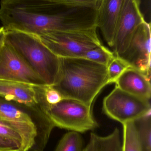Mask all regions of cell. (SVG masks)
Segmentation results:
<instances>
[{
	"instance_id": "6da1fadb",
	"label": "cell",
	"mask_w": 151,
	"mask_h": 151,
	"mask_svg": "<svg viewBox=\"0 0 151 151\" xmlns=\"http://www.w3.org/2000/svg\"><path fill=\"white\" fill-rule=\"evenodd\" d=\"M97 6L67 5L54 0H1L0 20L5 30L40 35L54 31L97 27Z\"/></svg>"
},
{
	"instance_id": "7a4b0ae2",
	"label": "cell",
	"mask_w": 151,
	"mask_h": 151,
	"mask_svg": "<svg viewBox=\"0 0 151 151\" xmlns=\"http://www.w3.org/2000/svg\"><path fill=\"white\" fill-rule=\"evenodd\" d=\"M106 85L108 73L105 65L84 58H59L58 76L52 86L63 98L75 99L91 106Z\"/></svg>"
},
{
	"instance_id": "3957f363",
	"label": "cell",
	"mask_w": 151,
	"mask_h": 151,
	"mask_svg": "<svg viewBox=\"0 0 151 151\" xmlns=\"http://www.w3.org/2000/svg\"><path fill=\"white\" fill-rule=\"evenodd\" d=\"M0 120L11 124L22 134L29 151H39L38 142H47L55 127L46 113L8 101L1 96Z\"/></svg>"
},
{
	"instance_id": "277c9868",
	"label": "cell",
	"mask_w": 151,
	"mask_h": 151,
	"mask_svg": "<svg viewBox=\"0 0 151 151\" xmlns=\"http://www.w3.org/2000/svg\"><path fill=\"white\" fill-rule=\"evenodd\" d=\"M5 42L10 45L47 85L56 83L59 58L51 52L37 35L15 30H5Z\"/></svg>"
},
{
	"instance_id": "5b68a950",
	"label": "cell",
	"mask_w": 151,
	"mask_h": 151,
	"mask_svg": "<svg viewBox=\"0 0 151 151\" xmlns=\"http://www.w3.org/2000/svg\"><path fill=\"white\" fill-rule=\"evenodd\" d=\"M96 29L54 31L37 36L59 57L83 58L87 52L102 45Z\"/></svg>"
},
{
	"instance_id": "8992f818",
	"label": "cell",
	"mask_w": 151,
	"mask_h": 151,
	"mask_svg": "<svg viewBox=\"0 0 151 151\" xmlns=\"http://www.w3.org/2000/svg\"><path fill=\"white\" fill-rule=\"evenodd\" d=\"M91 108L78 100L63 98L57 104L50 105L47 114L56 127L81 134L98 127Z\"/></svg>"
},
{
	"instance_id": "52a82bcc",
	"label": "cell",
	"mask_w": 151,
	"mask_h": 151,
	"mask_svg": "<svg viewBox=\"0 0 151 151\" xmlns=\"http://www.w3.org/2000/svg\"><path fill=\"white\" fill-rule=\"evenodd\" d=\"M103 111L108 117L123 124L151 113L150 102L115 87L104 98Z\"/></svg>"
},
{
	"instance_id": "ba28073f",
	"label": "cell",
	"mask_w": 151,
	"mask_h": 151,
	"mask_svg": "<svg viewBox=\"0 0 151 151\" xmlns=\"http://www.w3.org/2000/svg\"><path fill=\"white\" fill-rule=\"evenodd\" d=\"M0 81L47 85L5 40L0 47Z\"/></svg>"
},
{
	"instance_id": "9c48e42d",
	"label": "cell",
	"mask_w": 151,
	"mask_h": 151,
	"mask_svg": "<svg viewBox=\"0 0 151 151\" xmlns=\"http://www.w3.org/2000/svg\"><path fill=\"white\" fill-rule=\"evenodd\" d=\"M140 4V0H124L111 46L117 56L124 53L137 27L145 21Z\"/></svg>"
},
{
	"instance_id": "30bf717a",
	"label": "cell",
	"mask_w": 151,
	"mask_h": 151,
	"mask_svg": "<svg viewBox=\"0 0 151 151\" xmlns=\"http://www.w3.org/2000/svg\"><path fill=\"white\" fill-rule=\"evenodd\" d=\"M46 86L0 81V96L8 101L47 113L50 105L45 98Z\"/></svg>"
},
{
	"instance_id": "8fae6325",
	"label": "cell",
	"mask_w": 151,
	"mask_h": 151,
	"mask_svg": "<svg viewBox=\"0 0 151 151\" xmlns=\"http://www.w3.org/2000/svg\"><path fill=\"white\" fill-rule=\"evenodd\" d=\"M119 57L130 67L150 76L151 25L144 21L134 32L126 49Z\"/></svg>"
},
{
	"instance_id": "7c38bea8",
	"label": "cell",
	"mask_w": 151,
	"mask_h": 151,
	"mask_svg": "<svg viewBox=\"0 0 151 151\" xmlns=\"http://www.w3.org/2000/svg\"><path fill=\"white\" fill-rule=\"evenodd\" d=\"M124 0H100L97 7V27L111 47L117 20Z\"/></svg>"
},
{
	"instance_id": "4fadbf2b",
	"label": "cell",
	"mask_w": 151,
	"mask_h": 151,
	"mask_svg": "<svg viewBox=\"0 0 151 151\" xmlns=\"http://www.w3.org/2000/svg\"><path fill=\"white\" fill-rule=\"evenodd\" d=\"M116 87L129 94L150 100V76L138 70L129 67L114 82Z\"/></svg>"
},
{
	"instance_id": "5bb4252c",
	"label": "cell",
	"mask_w": 151,
	"mask_h": 151,
	"mask_svg": "<svg viewBox=\"0 0 151 151\" xmlns=\"http://www.w3.org/2000/svg\"><path fill=\"white\" fill-rule=\"evenodd\" d=\"M120 132L116 128L112 133L106 136H101L91 133L89 142L83 151H121Z\"/></svg>"
},
{
	"instance_id": "9a60e30c",
	"label": "cell",
	"mask_w": 151,
	"mask_h": 151,
	"mask_svg": "<svg viewBox=\"0 0 151 151\" xmlns=\"http://www.w3.org/2000/svg\"><path fill=\"white\" fill-rule=\"evenodd\" d=\"M142 151H151V113L134 120Z\"/></svg>"
},
{
	"instance_id": "2e32d148",
	"label": "cell",
	"mask_w": 151,
	"mask_h": 151,
	"mask_svg": "<svg viewBox=\"0 0 151 151\" xmlns=\"http://www.w3.org/2000/svg\"><path fill=\"white\" fill-rule=\"evenodd\" d=\"M83 149L80 133L69 131L63 135L54 151H83Z\"/></svg>"
},
{
	"instance_id": "e0dca14e",
	"label": "cell",
	"mask_w": 151,
	"mask_h": 151,
	"mask_svg": "<svg viewBox=\"0 0 151 151\" xmlns=\"http://www.w3.org/2000/svg\"><path fill=\"white\" fill-rule=\"evenodd\" d=\"M123 142L121 151H142L134 121L122 124Z\"/></svg>"
},
{
	"instance_id": "ac0fdd59",
	"label": "cell",
	"mask_w": 151,
	"mask_h": 151,
	"mask_svg": "<svg viewBox=\"0 0 151 151\" xmlns=\"http://www.w3.org/2000/svg\"><path fill=\"white\" fill-rule=\"evenodd\" d=\"M115 56L113 52L102 45L87 52L83 58L107 67Z\"/></svg>"
},
{
	"instance_id": "d6986e66",
	"label": "cell",
	"mask_w": 151,
	"mask_h": 151,
	"mask_svg": "<svg viewBox=\"0 0 151 151\" xmlns=\"http://www.w3.org/2000/svg\"><path fill=\"white\" fill-rule=\"evenodd\" d=\"M129 67L130 66L122 58L115 55L107 67L108 84L114 83L117 78Z\"/></svg>"
},
{
	"instance_id": "ffe728a7",
	"label": "cell",
	"mask_w": 151,
	"mask_h": 151,
	"mask_svg": "<svg viewBox=\"0 0 151 151\" xmlns=\"http://www.w3.org/2000/svg\"><path fill=\"white\" fill-rule=\"evenodd\" d=\"M0 151H27L24 145L0 135Z\"/></svg>"
},
{
	"instance_id": "44dd1931",
	"label": "cell",
	"mask_w": 151,
	"mask_h": 151,
	"mask_svg": "<svg viewBox=\"0 0 151 151\" xmlns=\"http://www.w3.org/2000/svg\"><path fill=\"white\" fill-rule=\"evenodd\" d=\"M45 96L46 101L50 105L57 104L63 99L59 92L49 85H46L45 87Z\"/></svg>"
},
{
	"instance_id": "7402d4cb",
	"label": "cell",
	"mask_w": 151,
	"mask_h": 151,
	"mask_svg": "<svg viewBox=\"0 0 151 151\" xmlns=\"http://www.w3.org/2000/svg\"><path fill=\"white\" fill-rule=\"evenodd\" d=\"M67 5L74 6H97L100 0H54Z\"/></svg>"
},
{
	"instance_id": "603a6c76",
	"label": "cell",
	"mask_w": 151,
	"mask_h": 151,
	"mask_svg": "<svg viewBox=\"0 0 151 151\" xmlns=\"http://www.w3.org/2000/svg\"><path fill=\"white\" fill-rule=\"evenodd\" d=\"M5 30L3 27H0V47L4 43L5 40Z\"/></svg>"
}]
</instances>
